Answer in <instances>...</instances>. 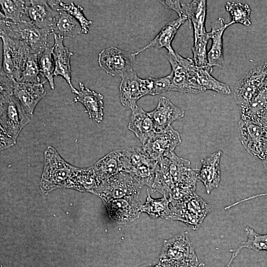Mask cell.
Returning a JSON list of instances; mask_svg holds the SVG:
<instances>
[{
  "instance_id": "obj_5",
  "label": "cell",
  "mask_w": 267,
  "mask_h": 267,
  "mask_svg": "<svg viewBox=\"0 0 267 267\" xmlns=\"http://www.w3.org/2000/svg\"><path fill=\"white\" fill-rule=\"evenodd\" d=\"M170 207L169 220L183 222L193 230L200 227L211 211V206L196 193L184 201L170 203Z\"/></svg>"
},
{
  "instance_id": "obj_8",
  "label": "cell",
  "mask_w": 267,
  "mask_h": 267,
  "mask_svg": "<svg viewBox=\"0 0 267 267\" xmlns=\"http://www.w3.org/2000/svg\"><path fill=\"white\" fill-rule=\"evenodd\" d=\"M267 77V64L250 69L235 84L234 99L241 109L247 107Z\"/></svg>"
},
{
  "instance_id": "obj_34",
  "label": "cell",
  "mask_w": 267,
  "mask_h": 267,
  "mask_svg": "<svg viewBox=\"0 0 267 267\" xmlns=\"http://www.w3.org/2000/svg\"><path fill=\"white\" fill-rule=\"evenodd\" d=\"M28 0H1L0 17L18 22L21 18L25 14Z\"/></svg>"
},
{
  "instance_id": "obj_11",
  "label": "cell",
  "mask_w": 267,
  "mask_h": 267,
  "mask_svg": "<svg viewBox=\"0 0 267 267\" xmlns=\"http://www.w3.org/2000/svg\"><path fill=\"white\" fill-rule=\"evenodd\" d=\"M135 55L116 47L104 48L98 54L99 67L106 73L121 77L134 70Z\"/></svg>"
},
{
  "instance_id": "obj_12",
  "label": "cell",
  "mask_w": 267,
  "mask_h": 267,
  "mask_svg": "<svg viewBox=\"0 0 267 267\" xmlns=\"http://www.w3.org/2000/svg\"><path fill=\"white\" fill-rule=\"evenodd\" d=\"M164 155L169 159V172L173 187L195 193L199 170L192 169L188 160L178 156L174 151L166 153Z\"/></svg>"
},
{
  "instance_id": "obj_16",
  "label": "cell",
  "mask_w": 267,
  "mask_h": 267,
  "mask_svg": "<svg viewBox=\"0 0 267 267\" xmlns=\"http://www.w3.org/2000/svg\"><path fill=\"white\" fill-rule=\"evenodd\" d=\"M46 81L39 83L15 81L13 95L20 102L25 111L32 116L36 106L45 96L44 84Z\"/></svg>"
},
{
  "instance_id": "obj_26",
  "label": "cell",
  "mask_w": 267,
  "mask_h": 267,
  "mask_svg": "<svg viewBox=\"0 0 267 267\" xmlns=\"http://www.w3.org/2000/svg\"><path fill=\"white\" fill-rule=\"evenodd\" d=\"M186 17L179 18L167 23L155 37L146 45L134 53L136 56L141 52L151 47L155 48L165 47L168 52H174L172 42L180 26L186 20Z\"/></svg>"
},
{
  "instance_id": "obj_24",
  "label": "cell",
  "mask_w": 267,
  "mask_h": 267,
  "mask_svg": "<svg viewBox=\"0 0 267 267\" xmlns=\"http://www.w3.org/2000/svg\"><path fill=\"white\" fill-rule=\"evenodd\" d=\"M129 129L133 132L142 145L156 132L147 112L137 105L132 108Z\"/></svg>"
},
{
  "instance_id": "obj_30",
  "label": "cell",
  "mask_w": 267,
  "mask_h": 267,
  "mask_svg": "<svg viewBox=\"0 0 267 267\" xmlns=\"http://www.w3.org/2000/svg\"><path fill=\"white\" fill-rule=\"evenodd\" d=\"M170 161L164 155L158 162L155 173V177L151 189L160 193L163 197L169 198L173 184L169 172Z\"/></svg>"
},
{
  "instance_id": "obj_33",
  "label": "cell",
  "mask_w": 267,
  "mask_h": 267,
  "mask_svg": "<svg viewBox=\"0 0 267 267\" xmlns=\"http://www.w3.org/2000/svg\"><path fill=\"white\" fill-rule=\"evenodd\" d=\"M212 68H201L198 67L197 77L199 85L203 89L204 91L206 90H213L219 93L229 95L231 90L226 84L220 82L215 78L211 74Z\"/></svg>"
},
{
  "instance_id": "obj_31",
  "label": "cell",
  "mask_w": 267,
  "mask_h": 267,
  "mask_svg": "<svg viewBox=\"0 0 267 267\" xmlns=\"http://www.w3.org/2000/svg\"><path fill=\"white\" fill-rule=\"evenodd\" d=\"M247 239L237 248L231 250V256L225 267H230L235 258L245 248L251 249L257 252L267 251V233L261 234L256 232L253 228L246 226L244 228Z\"/></svg>"
},
{
  "instance_id": "obj_15",
  "label": "cell",
  "mask_w": 267,
  "mask_h": 267,
  "mask_svg": "<svg viewBox=\"0 0 267 267\" xmlns=\"http://www.w3.org/2000/svg\"><path fill=\"white\" fill-rule=\"evenodd\" d=\"M52 0H28L25 15L32 24L51 32L57 10L53 9Z\"/></svg>"
},
{
  "instance_id": "obj_39",
  "label": "cell",
  "mask_w": 267,
  "mask_h": 267,
  "mask_svg": "<svg viewBox=\"0 0 267 267\" xmlns=\"http://www.w3.org/2000/svg\"><path fill=\"white\" fill-rule=\"evenodd\" d=\"M59 5L60 8L70 14L79 22L82 27V33L86 34L88 33L89 26L92 21L88 20L85 17L83 13L84 8L82 6L76 5L73 2L65 3L61 1L59 3Z\"/></svg>"
},
{
  "instance_id": "obj_9",
  "label": "cell",
  "mask_w": 267,
  "mask_h": 267,
  "mask_svg": "<svg viewBox=\"0 0 267 267\" xmlns=\"http://www.w3.org/2000/svg\"><path fill=\"white\" fill-rule=\"evenodd\" d=\"M238 131L241 143L247 151L263 161L267 155V131L260 124L241 119Z\"/></svg>"
},
{
  "instance_id": "obj_44",
  "label": "cell",
  "mask_w": 267,
  "mask_h": 267,
  "mask_svg": "<svg viewBox=\"0 0 267 267\" xmlns=\"http://www.w3.org/2000/svg\"><path fill=\"white\" fill-rule=\"evenodd\" d=\"M263 162L264 163V167H265V169H266V171L267 172V155L265 157V159L263 160ZM265 195H267V193H263V194H258V195L252 196V197H248V199H249V200H250L251 199H253V198H256L257 197L262 196H265Z\"/></svg>"
},
{
  "instance_id": "obj_4",
  "label": "cell",
  "mask_w": 267,
  "mask_h": 267,
  "mask_svg": "<svg viewBox=\"0 0 267 267\" xmlns=\"http://www.w3.org/2000/svg\"><path fill=\"white\" fill-rule=\"evenodd\" d=\"M2 43V63L0 71L7 77L19 82L30 51L24 42L12 39L0 31Z\"/></svg>"
},
{
  "instance_id": "obj_28",
  "label": "cell",
  "mask_w": 267,
  "mask_h": 267,
  "mask_svg": "<svg viewBox=\"0 0 267 267\" xmlns=\"http://www.w3.org/2000/svg\"><path fill=\"white\" fill-rule=\"evenodd\" d=\"M51 28V34L63 39H70L82 33L79 22L70 14L59 8Z\"/></svg>"
},
{
  "instance_id": "obj_22",
  "label": "cell",
  "mask_w": 267,
  "mask_h": 267,
  "mask_svg": "<svg viewBox=\"0 0 267 267\" xmlns=\"http://www.w3.org/2000/svg\"><path fill=\"white\" fill-rule=\"evenodd\" d=\"M80 90L74 102H80L85 107L89 117L92 121L101 122L103 118V96L100 93L86 88L82 82L79 84Z\"/></svg>"
},
{
  "instance_id": "obj_19",
  "label": "cell",
  "mask_w": 267,
  "mask_h": 267,
  "mask_svg": "<svg viewBox=\"0 0 267 267\" xmlns=\"http://www.w3.org/2000/svg\"><path fill=\"white\" fill-rule=\"evenodd\" d=\"M222 152L218 150L201 160V168L198 175V180L201 181L208 194L218 187L221 181L220 161Z\"/></svg>"
},
{
  "instance_id": "obj_14",
  "label": "cell",
  "mask_w": 267,
  "mask_h": 267,
  "mask_svg": "<svg viewBox=\"0 0 267 267\" xmlns=\"http://www.w3.org/2000/svg\"><path fill=\"white\" fill-rule=\"evenodd\" d=\"M102 201L110 218L117 223L131 222L138 219L141 213L142 205L138 197H126Z\"/></svg>"
},
{
  "instance_id": "obj_20",
  "label": "cell",
  "mask_w": 267,
  "mask_h": 267,
  "mask_svg": "<svg viewBox=\"0 0 267 267\" xmlns=\"http://www.w3.org/2000/svg\"><path fill=\"white\" fill-rule=\"evenodd\" d=\"M148 113L152 120L156 132L165 129L174 121L184 116L183 110L164 96L159 98L156 108Z\"/></svg>"
},
{
  "instance_id": "obj_27",
  "label": "cell",
  "mask_w": 267,
  "mask_h": 267,
  "mask_svg": "<svg viewBox=\"0 0 267 267\" xmlns=\"http://www.w3.org/2000/svg\"><path fill=\"white\" fill-rule=\"evenodd\" d=\"M267 109V77L249 105L241 109V120L260 124Z\"/></svg>"
},
{
  "instance_id": "obj_17",
  "label": "cell",
  "mask_w": 267,
  "mask_h": 267,
  "mask_svg": "<svg viewBox=\"0 0 267 267\" xmlns=\"http://www.w3.org/2000/svg\"><path fill=\"white\" fill-rule=\"evenodd\" d=\"M54 45L52 55L54 63V76H60L69 85L72 92L78 95L79 93L71 82L70 58L73 53L63 44V38L54 34Z\"/></svg>"
},
{
  "instance_id": "obj_36",
  "label": "cell",
  "mask_w": 267,
  "mask_h": 267,
  "mask_svg": "<svg viewBox=\"0 0 267 267\" xmlns=\"http://www.w3.org/2000/svg\"><path fill=\"white\" fill-rule=\"evenodd\" d=\"M52 47L49 45L39 55L38 62L40 73L48 81L52 89L55 88L54 82V63L52 57Z\"/></svg>"
},
{
  "instance_id": "obj_42",
  "label": "cell",
  "mask_w": 267,
  "mask_h": 267,
  "mask_svg": "<svg viewBox=\"0 0 267 267\" xmlns=\"http://www.w3.org/2000/svg\"><path fill=\"white\" fill-rule=\"evenodd\" d=\"M0 150L7 149L12 146H13L16 143L14 139L9 134L0 129Z\"/></svg>"
},
{
  "instance_id": "obj_37",
  "label": "cell",
  "mask_w": 267,
  "mask_h": 267,
  "mask_svg": "<svg viewBox=\"0 0 267 267\" xmlns=\"http://www.w3.org/2000/svg\"><path fill=\"white\" fill-rule=\"evenodd\" d=\"M210 39V33L204 36L194 38V45L192 48L193 61L199 67H210L208 65L207 45Z\"/></svg>"
},
{
  "instance_id": "obj_23",
  "label": "cell",
  "mask_w": 267,
  "mask_h": 267,
  "mask_svg": "<svg viewBox=\"0 0 267 267\" xmlns=\"http://www.w3.org/2000/svg\"><path fill=\"white\" fill-rule=\"evenodd\" d=\"M210 39L212 40L211 47L207 53L208 65L213 68L214 66L222 67L224 63L223 50V35L228 27L222 18L211 24Z\"/></svg>"
},
{
  "instance_id": "obj_13",
  "label": "cell",
  "mask_w": 267,
  "mask_h": 267,
  "mask_svg": "<svg viewBox=\"0 0 267 267\" xmlns=\"http://www.w3.org/2000/svg\"><path fill=\"white\" fill-rule=\"evenodd\" d=\"M181 142L179 134L170 125L155 132L142 147L151 159L158 162L166 153L174 151Z\"/></svg>"
},
{
  "instance_id": "obj_41",
  "label": "cell",
  "mask_w": 267,
  "mask_h": 267,
  "mask_svg": "<svg viewBox=\"0 0 267 267\" xmlns=\"http://www.w3.org/2000/svg\"><path fill=\"white\" fill-rule=\"evenodd\" d=\"M160 1L166 8L175 11L179 17H183L181 0H161Z\"/></svg>"
},
{
  "instance_id": "obj_10",
  "label": "cell",
  "mask_w": 267,
  "mask_h": 267,
  "mask_svg": "<svg viewBox=\"0 0 267 267\" xmlns=\"http://www.w3.org/2000/svg\"><path fill=\"white\" fill-rule=\"evenodd\" d=\"M197 261V257L187 231L179 233L164 241L160 255V262L190 263Z\"/></svg>"
},
{
  "instance_id": "obj_32",
  "label": "cell",
  "mask_w": 267,
  "mask_h": 267,
  "mask_svg": "<svg viewBox=\"0 0 267 267\" xmlns=\"http://www.w3.org/2000/svg\"><path fill=\"white\" fill-rule=\"evenodd\" d=\"M146 201L141 208V212L147 214L152 218H161L169 220L171 211L170 202L165 197L159 199L152 198L147 190Z\"/></svg>"
},
{
  "instance_id": "obj_38",
  "label": "cell",
  "mask_w": 267,
  "mask_h": 267,
  "mask_svg": "<svg viewBox=\"0 0 267 267\" xmlns=\"http://www.w3.org/2000/svg\"><path fill=\"white\" fill-rule=\"evenodd\" d=\"M38 57V55L30 52L19 82L30 83H41Z\"/></svg>"
},
{
  "instance_id": "obj_35",
  "label": "cell",
  "mask_w": 267,
  "mask_h": 267,
  "mask_svg": "<svg viewBox=\"0 0 267 267\" xmlns=\"http://www.w3.org/2000/svg\"><path fill=\"white\" fill-rule=\"evenodd\" d=\"M225 8L230 15L231 20L227 23L228 26L239 23L246 26L251 25V8L247 4L236 2H227Z\"/></svg>"
},
{
  "instance_id": "obj_46",
  "label": "cell",
  "mask_w": 267,
  "mask_h": 267,
  "mask_svg": "<svg viewBox=\"0 0 267 267\" xmlns=\"http://www.w3.org/2000/svg\"><path fill=\"white\" fill-rule=\"evenodd\" d=\"M150 267H163V266L160 263H159L158 264Z\"/></svg>"
},
{
  "instance_id": "obj_29",
  "label": "cell",
  "mask_w": 267,
  "mask_h": 267,
  "mask_svg": "<svg viewBox=\"0 0 267 267\" xmlns=\"http://www.w3.org/2000/svg\"><path fill=\"white\" fill-rule=\"evenodd\" d=\"M96 186V176L92 166L86 168L74 167L66 187L94 193Z\"/></svg>"
},
{
  "instance_id": "obj_21",
  "label": "cell",
  "mask_w": 267,
  "mask_h": 267,
  "mask_svg": "<svg viewBox=\"0 0 267 267\" xmlns=\"http://www.w3.org/2000/svg\"><path fill=\"white\" fill-rule=\"evenodd\" d=\"M183 16L192 24L194 38L207 34L205 24L207 11L206 0H181Z\"/></svg>"
},
{
  "instance_id": "obj_25",
  "label": "cell",
  "mask_w": 267,
  "mask_h": 267,
  "mask_svg": "<svg viewBox=\"0 0 267 267\" xmlns=\"http://www.w3.org/2000/svg\"><path fill=\"white\" fill-rule=\"evenodd\" d=\"M121 150L110 152L98 160L93 166L97 186L122 171L121 162Z\"/></svg>"
},
{
  "instance_id": "obj_1",
  "label": "cell",
  "mask_w": 267,
  "mask_h": 267,
  "mask_svg": "<svg viewBox=\"0 0 267 267\" xmlns=\"http://www.w3.org/2000/svg\"><path fill=\"white\" fill-rule=\"evenodd\" d=\"M0 31L10 38L25 43L31 53L39 55L49 45L47 36L50 30L40 29L29 21L14 22L0 17Z\"/></svg>"
},
{
  "instance_id": "obj_2",
  "label": "cell",
  "mask_w": 267,
  "mask_h": 267,
  "mask_svg": "<svg viewBox=\"0 0 267 267\" xmlns=\"http://www.w3.org/2000/svg\"><path fill=\"white\" fill-rule=\"evenodd\" d=\"M44 169L40 187L44 193L66 187L74 166L65 160L52 146L44 152Z\"/></svg>"
},
{
  "instance_id": "obj_3",
  "label": "cell",
  "mask_w": 267,
  "mask_h": 267,
  "mask_svg": "<svg viewBox=\"0 0 267 267\" xmlns=\"http://www.w3.org/2000/svg\"><path fill=\"white\" fill-rule=\"evenodd\" d=\"M168 59L171 65L174 91L198 93L204 90L198 82V67L193 60L184 58L178 52H168Z\"/></svg>"
},
{
  "instance_id": "obj_6",
  "label": "cell",
  "mask_w": 267,
  "mask_h": 267,
  "mask_svg": "<svg viewBox=\"0 0 267 267\" xmlns=\"http://www.w3.org/2000/svg\"><path fill=\"white\" fill-rule=\"evenodd\" d=\"M0 129L16 141L23 128L31 121L32 116L24 109L13 95L0 96Z\"/></svg>"
},
{
  "instance_id": "obj_7",
  "label": "cell",
  "mask_w": 267,
  "mask_h": 267,
  "mask_svg": "<svg viewBox=\"0 0 267 267\" xmlns=\"http://www.w3.org/2000/svg\"><path fill=\"white\" fill-rule=\"evenodd\" d=\"M141 186L128 173L122 171L106 180L101 182L94 194L102 200L138 197Z\"/></svg>"
},
{
  "instance_id": "obj_40",
  "label": "cell",
  "mask_w": 267,
  "mask_h": 267,
  "mask_svg": "<svg viewBox=\"0 0 267 267\" xmlns=\"http://www.w3.org/2000/svg\"><path fill=\"white\" fill-rule=\"evenodd\" d=\"M147 79L149 95L158 94L167 91H174V85L171 74L167 76Z\"/></svg>"
},
{
  "instance_id": "obj_18",
  "label": "cell",
  "mask_w": 267,
  "mask_h": 267,
  "mask_svg": "<svg viewBox=\"0 0 267 267\" xmlns=\"http://www.w3.org/2000/svg\"><path fill=\"white\" fill-rule=\"evenodd\" d=\"M120 98L124 106L131 109L136 106L137 101L146 95L144 89L142 79L140 78L133 70L121 77Z\"/></svg>"
},
{
  "instance_id": "obj_43",
  "label": "cell",
  "mask_w": 267,
  "mask_h": 267,
  "mask_svg": "<svg viewBox=\"0 0 267 267\" xmlns=\"http://www.w3.org/2000/svg\"><path fill=\"white\" fill-rule=\"evenodd\" d=\"M260 124L267 131V109L260 121Z\"/></svg>"
},
{
  "instance_id": "obj_45",
  "label": "cell",
  "mask_w": 267,
  "mask_h": 267,
  "mask_svg": "<svg viewBox=\"0 0 267 267\" xmlns=\"http://www.w3.org/2000/svg\"><path fill=\"white\" fill-rule=\"evenodd\" d=\"M199 263L198 262L196 263H193L190 265L188 267H198Z\"/></svg>"
}]
</instances>
